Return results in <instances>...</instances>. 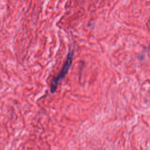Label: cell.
Wrapping results in <instances>:
<instances>
[{"label": "cell", "instance_id": "cell-1", "mask_svg": "<svg viewBox=\"0 0 150 150\" xmlns=\"http://www.w3.org/2000/svg\"><path fill=\"white\" fill-rule=\"evenodd\" d=\"M73 54H74L73 51H71V50L70 49L68 52V54L66 56V60L61 70L60 71L59 73L57 75V76L54 77L52 79V80L51 81V92L52 93L55 92V91L57 89V87H58L59 83L65 78L66 75L67 74V73L72 64Z\"/></svg>", "mask_w": 150, "mask_h": 150}]
</instances>
